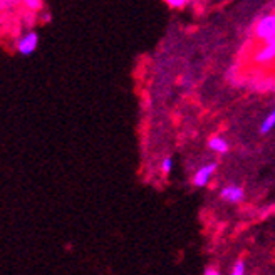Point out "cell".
Masks as SVG:
<instances>
[{
  "label": "cell",
  "mask_w": 275,
  "mask_h": 275,
  "mask_svg": "<svg viewBox=\"0 0 275 275\" xmlns=\"http://www.w3.org/2000/svg\"><path fill=\"white\" fill-rule=\"evenodd\" d=\"M205 275H221L215 267H206L205 269Z\"/></svg>",
  "instance_id": "7c38bea8"
},
{
  "label": "cell",
  "mask_w": 275,
  "mask_h": 275,
  "mask_svg": "<svg viewBox=\"0 0 275 275\" xmlns=\"http://www.w3.org/2000/svg\"><path fill=\"white\" fill-rule=\"evenodd\" d=\"M192 77H190V76H185V77H181V84H183V86L185 87H190V86H192Z\"/></svg>",
  "instance_id": "4fadbf2b"
},
{
  "label": "cell",
  "mask_w": 275,
  "mask_h": 275,
  "mask_svg": "<svg viewBox=\"0 0 275 275\" xmlns=\"http://www.w3.org/2000/svg\"><path fill=\"white\" fill-rule=\"evenodd\" d=\"M275 128V109H272L269 113V116L262 121V124H260V128H259V133L262 136H265V135H269L270 131H272Z\"/></svg>",
  "instance_id": "52a82bcc"
},
{
  "label": "cell",
  "mask_w": 275,
  "mask_h": 275,
  "mask_svg": "<svg viewBox=\"0 0 275 275\" xmlns=\"http://www.w3.org/2000/svg\"><path fill=\"white\" fill-rule=\"evenodd\" d=\"M254 34L257 39L264 42L275 41V12H269L264 14L255 24Z\"/></svg>",
  "instance_id": "6da1fadb"
},
{
  "label": "cell",
  "mask_w": 275,
  "mask_h": 275,
  "mask_svg": "<svg viewBox=\"0 0 275 275\" xmlns=\"http://www.w3.org/2000/svg\"><path fill=\"white\" fill-rule=\"evenodd\" d=\"M24 5L29 8V10H39L42 7V2L41 0H25Z\"/></svg>",
  "instance_id": "30bf717a"
},
{
  "label": "cell",
  "mask_w": 275,
  "mask_h": 275,
  "mask_svg": "<svg viewBox=\"0 0 275 275\" xmlns=\"http://www.w3.org/2000/svg\"><path fill=\"white\" fill-rule=\"evenodd\" d=\"M208 148L216 154H227L230 146H228V141L223 136H211L210 141H208Z\"/></svg>",
  "instance_id": "8992f818"
},
{
  "label": "cell",
  "mask_w": 275,
  "mask_h": 275,
  "mask_svg": "<svg viewBox=\"0 0 275 275\" xmlns=\"http://www.w3.org/2000/svg\"><path fill=\"white\" fill-rule=\"evenodd\" d=\"M39 46V35L35 30H27L15 41V49L20 56H30Z\"/></svg>",
  "instance_id": "7a4b0ae2"
},
{
  "label": "cell",
  "mask_w": 275,
  "mask_h": 275,
  "mask_svg": "<svg viewBox=\"0 0 275 275\" xmlns=\"http://www.w3.org/2000/svg\"><path fill=\"white\" fill-rule=\"evenodd\" d=\"M171 170H173V158L171 156L163 158V161H161V171H163V175H170Z\"/></svg>",
  "instance_id": "9c48e42d"
},
{
  "label": "cell",
  "mask_w": 275,
  "mask_h": 275,
  "mask_svg": "<svg viewBox=\"0 0 275 275\" xmlns=\"http://www.w3.org/2000/svg\"><path fill=\"white\" fill-rule=\"evenodd\" d=\"M168 5L171 8H183L186 5V0H168Z\"/></svg>",
  "instance_id": "8fae6325"
},
{
  "label": "cell",
  "mask_w": 275,
  "mask_h": 275,
  "mask_svg": "<svg viewBox=\"0 0 275 275\" xmlns=\"http://www.w3.org/2000/svg\"><path fill=\"white\" fill-rule=\"evenodd\" d=\"M254 62L260 66H267L275 62V41L264 42V46L257 49L254 54Z\"/></svg>",
  "instance_id": "277c9868"
},
{
  "label": "cell",
  "mask_w": 275,
  "mask_h": 275,
  "mask_svg": "<svg viewBox=\"0 0 275 275\" xmlns=\"http://www.w3.org/2000/svg\"><path fill=\"white\" fill-rule=\"evenodd\" d=\"M245 274H247L245 262L237 260V262H235V265L232 267V272H230V275H245Z\"/></svg>",
  "instance_id": "ba28073f"
},
{
  "label": "cell",
  "mask_w": 275,
  "mask_h": 275,
  "mask_svg": "<svg viewBox=\"0 0 275 275\" xmlns=\"http://www.w3.org/2000/svg\"><path fill=\"white\" fill-rule=\"evenodd\" d=\"M216 168H218V165H216L215 161L211 163H206V165H203L202 168H198L197 173L193 175V185L197 186V188H203V186H206L208 183H210V180L213 178V175L216 173Z\"/></svg>",
  "instance_id": "3957f363"
},
{
  "label": "cell",
  "mask_w": 275,
  "mask_h": 275,
  "mask_svg": "<svg viewBox=\"0 0 275 275\" xmlns=\"http://www.w3.org/2000/svg\"><path fill=\"white\" fill-rule=\"evenodd\" d=\"M220 197L223 198L225 202L237 205V203L243 202V198H245V192H243V188L242 186H238V185H227V186H223V188L220 190Z\"/></svg>",
  "instance_id": "5b68a950"
}]
</instances>
